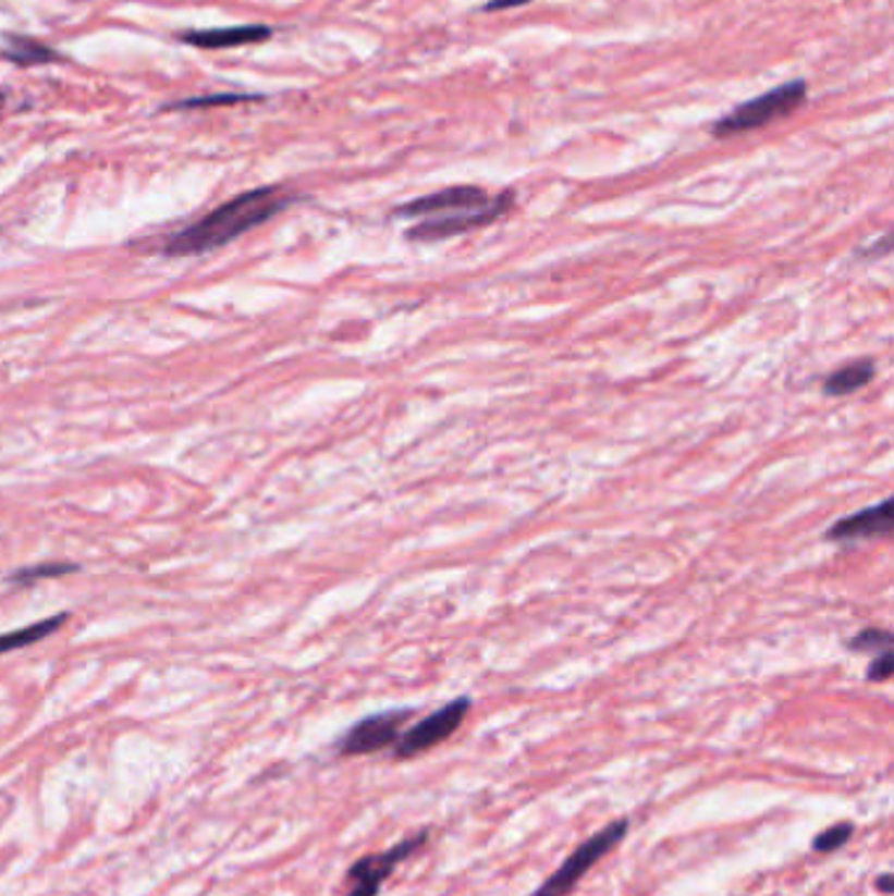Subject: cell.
<instances>
[{"label": "cell", "instance_id": "cell-11", "mask_svg": "<svg viewBox=\"0 0 894 896\" xmlns=\"http://www.w3.org/2000/svg\"><path fill=\"white\" fill-rule=\"evenodd\" d=\"M873 376H877V367H873L871 359H858V363L840 367L837 372H832V376L823 380V393L826 396H847V393L860 391L864 385H868V380Z\"/></svg>", "mask_w": 894, "mask_h": 896}, {"label": "cell", "instance_id": "cell-20", "mask_svg": "<svg viewBox=\"0 0 894 896\" xmlns=\"http://www.w3.org/2000/svg\"><path fill=\"white\" fill-rule=\"evenodd\" d=\"M892 888H894V886H892V875L884 873V875H881V879H879V892H881V894H892Z\"/></svg>", "mask_w": 894, "mask_h": 896}, {"label": "cell", "instance_id": "cell-4", "mask_svg": "<svg viewBox=\"0 0 894 896\" xmlns=\"http://www.w3.org/2000/svg\"><path fill=\"white\" fill-rule=\"evenodd\" d=\"M426 842L428 834L422 831V834H415L409 836V839L394 844V847L385 849V852L365 855L363 860H357L355 866L350 868V873H346V881H350V894L346 896H376L381 892L383 881L389 879L407 857L415 855Z\"/></svg>", "mask_w": 894, "mask_h": 896}, {"label": "cell", "instance_id": "cell-10", "mask_svg": "<svg viewBox=\"0 0 894 896\" xmlns=\"http://www.w3.org/2000/svg\"><path fill=\"white\" fill-rule=\"evenodd\" d=\"M268 37H270V29H268V27H260V24H242V27L186 32L184 42L195 45V48L221 50V48H242V45L266 42Z\"/></svg>", "mask_w": 894, "mask_h": 896}, {"label": "cell", "instance_id": "cell-12", "mask_svg": "<svg viewBox=\"0 0 894 896\" xmlns=\"http://www.w3.org/2000/svg\"><path fill=\"white\" fill-rule=\"evenodd\" d=\"M66 622H69V614H56L50 618H42V622L29 624V627L3 631V635H0V653H11V650L27 648V645L40 642L48 635H53V631L61 629Z\"/></svg>", "mask_w": 894, "mask_h": 896}, {"label": "cell", "instance_id": "cell-18", "mask_svg": "<svg viewBox=\"0 0 894 896\" xmlns=\"http://www.w3.org/2000/svg\"><path fill=\"white\" fill-rule=\"evenodd\" d=\"M240 100H249V98H242V95H223V98H203V100H186L184 106L179 108H203V106H229V102H240Z\"/></svg>", "mask_w": 894, "mask_h": 896}, {"label": "cell", "instance_id": "cell-6", "mask_svg": "<svg viewBox=\"0 0 894 896\" xmlns=\"http://www.w3.org/2000/svg\"><path fill=\"white\" fill-rule=\"evenodd\" d=\"M469 713V700L456 698L441 708V711L426 715L420 724H415L409 732H404L396 742V758H415L430 747L441 745L449 739L456 728L462 726L465 715Z\"/></svg>", "mask_w": 894, "mask_h": 896}, {"label": "cell", "instance_id": "cell-17", "mask_svg": "<svg viewBox=\"0 0 894 896\" xmlns=\"http://www.w3.org/2000/svg\"><path fill=\"white\" fill-rule=\"evenodd\" d=\"M74 566L69 564H56V566H37V569H27V572H19L14 579L19 582H29V579H37V577H58L63 575V572H72Z\"/></svg>", "mask_w": 894, "mask_h": 896}, {"label": "cell", "instance_id": "cell-3", "mask_svg": "<svg viewBox=\"0 0 894 896\" xmlns=\"http://www.w3.org/2000/svg\"><path fill=\"white\" fill-rule=\"evenodd\" d=\"M627 831H629L627 818L609 823L607 829H601L598 834L590 836L588 842L580 844V847H577L575 852L564 860V866L559 868L556 873H551V879L530 896H567L572 888L583 881V875L596 866V862H601L603 857L616 847V844L625 839Z\"/></svg>", "mask_w": 894, "mask_h": 896}, {"label": "cell", "instance_id": "cell-2", "mask_svg": "<svg viewBox=\"0 0 894 896\" xmlns=\"http://www.w3.org/2000/svg\"><path fill=\"white\" fill-rule=\"evenodd\" d=\"M808 87L806 82H787V85H780L769 93L758 95L743 106H737L735 111H730L726 115L713 124V137H732V134H743L750 132V128H761L767 124H774V121L784 119L806 100Z\"/></svg>", "mask_w": 894, "mask_h": 896}, {"label": "cell", "instance_id": "cell-5", "mask_svg": "<svg viewBox=\"0 0 894 896\" xmlns=\"http://www.w3.org/2000/svg\"><path fill=\"white\" fill-rule=\"evenodd\" d=\"M409 719V708L368 715V719L359 721V724L352 726L350 732L339 739V752L341 756H370V752L385 750V747L399 742L402 728Z\"/></svg>", "mask_w": 894, "mask_h": 896}, {"label": "cell", "instance_id": "cell-14", "mask_svg": "<svg viewBox=\"0 0 894 896\" xmlns=\"http://www.w3.org/2000/svg\"><path fill=\"white\" fill-rule=\"evenodd\" d=\"M853 836V823H837L832 829H823L819 836L813 839V852H837L840 847H845Z\"/></svg>", "mask_w": 894, "mask_h": 896}, {"label": "cell", "instance_id": "cell-1", "mask_svg": "<svg viewBox=\"0 0 894 896\" xmlns=\"http://www.w3.org/2000/svg\"><path fill=\"white\" fill-rule=\"evenodd\" d=\"M289 202H292V197L284 195L279 186H262V189L244 192V195L229 199L221 208L199 218L197 223L186 225V229L166 238L163 253L171 257L210 253V249L223 247V244L234 242V238H240L247 231L279 216Z\"/></svg>", "mask_w": 894, "mask_h": 896}, {"label": "cell", "instance_id": "cell-8", "mask_svg": "<svg viewBox=\"0 0 894 896\" xmlns=\"http://www.w3.org/2000/svg\"><path fill=\"white\" fill-rule=\"evenodd\" d=\"M488 202H491V197H488L486 189H480V186H449V189L433 192V195L412 199V202L402 205V208L396 210V216H404V218L446 216V212L483 208V205Z\"/></svg>", "mask_w": 894, "mask_h": 896}, {"label": "cell", "instance_id": "cell-9", "mask_svg": "<svg viewBox=\"0 0 894 896\" xmlns=\"http://www.w3.org/2000/svg\"><path fill=\"white\" fill-rule=\"evenodd\" d=\"M894 530V506L892 501H881L879 506L864 508L855 517L840 519L837 525L829 527V540H842V543H855V540L868 538H890Z\"/></svg>", "mask_w": 894, "mask_h": 896}, {"label": "cell", "instance_id": "cell-7", "mask_svg": "<svg viewBox=\"0 0 894 896\" xmlns=\"http://www.w3.org/2000/svg\"><path fill=\"white\" fill-rule=\"evenodd\" d=\"M510 208H512V195L506 192V195L491 199V202L483 205V208L446 212V216H439V218H426L422 223L412 225V229L407 231V238H412V242H439V238L465 234V231H473V229H480V225L493 223Z\"/></svg>", "mask_w": 894, "mask_h": 896}, {"label": "cell", "instance_id": "cell-13", "mask_svg": "<svg viewBox=\"0 0 894 896\" xmlns=\"http://www.w3.org/2000/svg\"><path fill=\"white\" fill-rule=\"evenodd\" d=\"M5 58H11L14 63H22V66L61 61V56L56 50H50L48 45H40L37 40H29V37H14L9 48H5Z\"/></svg>", "mask_w": 894, "mask_h": 896}, {"label": "cell", "instance_id": "cell-15", "mask_svg": "<svg viewBox=\"0 0 894 896\" xmlns=\"http://www.w3.org/2000/svg\"><path fill=\"white\" fill-rule=\"evenodd\" d=\"M855 650H892V635L886 629H866L850 642Z\"/></svg>", "mask_w": 894, "mask_h": 896}, {"label": "cell", "instance_id": "cell-19", "mask_svg": "<svg viewBox=\"0 0 894 896\" xmlns=\"http://www.w3.org/2000/svg\"><path fill=\"white\" fill-rule=\"evenodd\" d=\"M530 3V0H491V3H486V11H504V9H512V5H525Z\"/></svg>", "mask_w": 894, "mask_h": 896}, {"label": "cell", "instance_id": "cell-16", "mask_svg": "<svg viewBox=\"0 0 894 896\" xmlns=\"http://www.w3.org/2000/svg\"><path fill=\"white\" fill-rule=\"evenodd\" d=\"M892 668H894V655L892 650H884V653L879 655L877 661L868 666V679L871 682H886L892 676Z\"/></svg>", "mask_w": 894, "mask_h": 896}]
</instances>
